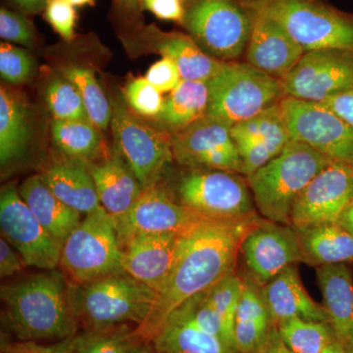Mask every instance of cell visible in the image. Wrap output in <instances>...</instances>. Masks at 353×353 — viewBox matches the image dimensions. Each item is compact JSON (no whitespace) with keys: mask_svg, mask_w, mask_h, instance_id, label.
I'll use <instances>...</instances> for the list:
<instances>
[{"mask_svg":"<svg viewBox=\"0 0 353 353\" xmlns=\"http://www.w3.org/2000/svg\"><path fill=\"white\" fill-rule=\"evenodd\" d=\"M254 221H208L181 234L170 276L157 294L150 315L137 327L143 338L152 343L167 318L181 304L236 272L241 241Z\"/></svg>","mask_w":353,"mask_h":353,"instance_id":"1","label":"cell"},{"mask_svg":"<svg viewBox=\"0 0 353 353\" xmlns=\"http://www.w3.org/2000/svg\"><path fill=\"white\" fill-rule=\"evenodd\" d=\"M4 330L21 341L64 340L78 331L70 283L57 270L4 285L0 290Z\"/></svg>","mask_w":353,"mask_h":353,"instance_id":"2","label":"cell"},{"mask_svg":"<svg viewBox=\"0 0 353 353\" xmlns=\"http://www.w3.org/2000/svg\"><path fill=\"white\" fill-rule=\"evenodd\" d=\"M331 162L307 143L290 139L280 154L246 176L260 214L265 219L290 226L297 199Z\"/></svg>","mask_w":353,"mask_h":353,"instance_id":"3","label":"cell"},{"mask_svg":"<svg viewBox=\"0 0 353 353\" xmlns=\"http://www.w3.org/2000/svg\"><path fill=\"white\" fill-rule=\"evenodd\" d=\"M157 292L126 272L83 283H70V296L83 330L117 325L141 326L150 315Z\"/></svg>","mask_w":353,"mask_h":353,"instance_id":"4","label":"cell"},{"mask_svg":"<svg viewBox=\"0 0 353 353\" xmlns=\"http://www.w3.org/2000/svg\"><path fill=\"white\" fill-rule=\"evenodd\" d=\"M250 12L277 22L305 52L353 50V20L319 0H240Z\"/></svg>","mask_w":353,"mask_h":353,"instance_id":"5","label":"cell"},{"mask_svg":"<svg viewBox=\"0 0 353 353\" xmlns=\"http://www.w3.org/2000/svg\"><path fill=\"white\" fill-rule=\"evenodd\" d=\"M208 85V117L230 128L277 105L287 97L282 80L248 62H226Z\"/></svg>","mask_w":353,"mask_h":353,"instance_id":"6","label":"cell"},{"mask_svg":"<svg viewBox=\"0 0 353 353\" xmlns=\"http://www.w3.org/2000/svg\"><path fill=\"white\" fill-rule=\"evenodd\" d=\"M112 218L99 208L82 220L64 241L59 266L74 284L125 272Z\"/></svg>","mask_w":353,"mask_h":353,"instance_id":"7","label":"cell"},{"mask_svg":"<svg viewBox=\"0 0 353 353\" xmlns=\"http://www.w3.org/2000/svg\"><path fill=\"white\" fill-rule=\"evenodd\" d=\"M252 196L241 174L192 170L179 181L176 201L206 219L243 223L259 218Z\"/></svg>","mask_w":353,"mask_h":353,"instance_id":"8","label":"cell"},{"mask_svg":"<svg viewBox=\"0 0 353 353\" xmlns=\"http://www.w3.org/2000/svg\"><path fill=\"white\" fill-rule=\"evenodd\" d=\"M183 25L204 52L232 62L245 52L253 19L240 0H194Z\"/></svg>","mask_w":353,"mask_h":353,"instance_id":"9","label":"cell"},{"mask_svg":"<svg viewBox=\"0 0 353 353\" xmlns=\"http://www.w3.org/2000/svg\"><path fill=\"white\" fill-rule=\"evenodd\" d=\"M112 128L115 150L126 161L143 189L159 183L171 163L172 134L159 131L134 117L119 101L112 102Z\"/></svg>","mask_w":353,"mask_h":353,"instance_id":"10","label":"cell"},{"mask_svg":"<svg viewBox=\"0 0 353 353\" xmlns=\"http://www.w3.org/2000/svg\"><path fill=\"white\" fill-rule=\"evenodd\" d=\"M290 139L332 161L353 166V126L321 103L285 97L280 103Z\"/></svg>","mask_w":353,"mask_h":353,"instance_id":"11","label":"cell"},{"mask_svg":"<svg viewBox=\"0 0 353 353\" xmlns=\"http://www.w3.org/2000/svg\"><path fill=\"white\" fill-rule=\"evenodd\" d=\"M1 236L20 253L26 266L54 270L59 266L62 245L37 220L13 183L0 192Z\"/></svg>","mask_w":353,"mask_h":353,"instance_id":"12","label":"cell"},{"mask_svg":"<svg viewBox=\"0 0 353 353\" xmlns=\"http://www.w3.org/2000/svg\"><path fill=\"white\" fill-rule=\"evenodd\" d=\"M282 83L287 97L321 103L353 88V50L307 51Z\"/></svg>","mask_w":353,"mask_h":353,"instance_id":"13","label":"cell"},{"mask_svg":"<svg viewBox=\"0 0 353 353\" xmlns=\"http://www.w3.org/2000/svg\"><path fill=\"white\" fill-rule=\"evenodd\" d=\"M248 277L260 287L292 264L303 261L296 230L290 225L259 218L250 225L241 241Z\"/></svg>","mask_w":353,"mask_h":353,"instance_id":"14","label":"cell"},{"mask_svg":"<svg viewBox=\"0 0 353 353\" xmlns=\"http://www.w3.org/2000/svg\"><path fill=\"white\" fill-rule=\"evenodd\" d=\"M231 129L208 116L202 118L188 129L172 134L174 159L192 170L241 174L243 164Z\"/></svg>","mask_w":353,"mask_h":353,"instance_id":"15","label":"cell"},{"mask_svg":"<svg viewBox=\"0 0 353 353\" xmlns=\"http://www.w3.org/2000/svg\"><path fill=\"white\" fill-rule=\"evenodd\" d=\"M353 201V166L331 162L314 176L292 208L290 226L338 223Z\"/></svg>","mask_w":353,"mask_h":353,"instance_id":"16","label":"cell"},{"mask_svg":"<svg viewBox=\"0 0 353 353\" xmlns=\"http://www.w3.org/2000/svg\"><path fill=\"white\" fill-rule=\"evenodd\" d=\"M208 221L169 196L159 185L143 190L129 214L115 224L119 241L139 234L188 233Z\"/></svg>","mask_w":353,"mask_h":353,"instance_id":"17","label":"cell"},{"mask_svg":"<svg viewBox=\"0 0 353 353\" xmlns=\"http://www.w3.org/2000/svg\"><path fill=\"white\" fill-rule=\"evenodd\" d=\"M180 236L176 234H139L119 241L124 271L158 294L175 264Z\"/></svg>","mask_w":353,"mask_h":353,"instance_id":"18","label":"cell"},{"mask_svg":"<svg viewBox=\"0 0 353 353\" xmlns=\"http://www.w3.org/2000/svg\"><path fill=\"white\" fill-rule=\"evenodd\" d=\"M250 13L253 26L245 51L248 63L283 80L305 51L277 22L261 14Z\"/></svg>","mask_w":353,"mask_h":353,"instance_id":"19","label":"cell"},{"mask_svg":"<svg viewBox=\"0 0 353 353\" xmlns=\"http://www.w3.org/2000/svg\"><path fill=\"white\" fill-rule=\"evenodd\" d=\"M132 37L162 57L171 59L180 70L183 80L208 83L226 63L204 52L190 34L164 32L157 26L150 25L139 28Z\"/></svg>","mask_w":353,"mask_h":353,"instance_id":"20","label":"cell"},{"mask_svg":"<svg viewBox=\"0 0 353 353\" xmlns=\"http://www.w3.org/2000/svg\"><path fill=\"white\" fill-rule=\"evenodd\" d=\"M94 178L102 208L112 218L114 225L124 219L143 194V185L126 161L114 150L103 161L88 163Z\"/></svg>","mask_w":353,"mask_h":353,"instance_id":"21","label":"cell"},{"mask_svg":"<svg viewBox=\"0 0 353 353\" xmlns=\"http://www.w3.org/2000/svg\"><path fill=\"white\" fill-rule=\"evenodd\" d=\"M323 306L336 343L353 353V276L347 264L317 267Z\"/></svg>","mask_w":353,"mask_h":353,"instance_id":"22","label":"cell"},{"mask_svg":"<svg viewBox=\"0 0 353 353\" xmlns=\"http://www.w3.org/2000/svg\"><path fill=\"white\" fill-rule=\"evenodd\" d=\"M261 292L274 324L292 317L328 322L323 304L316 303L304 289L296 264L290 265L262 285Z\"/></svg>","mask_w":353,"mask_h":353,"instance_id":"23","label":"cell"},{"mask_svg":"<svg viewBox=\"0 0 353 353\" xmlns=\"http://www.w3.org/2000/svg\"><path fill=\"white\" fill-rule=\"evenodd\" d=\"M39 175L60 201L80 214L87 216L101 208L87 162L63 157Z\"/></svg>","mask_w":353,"mask_h":353,"instance_id":"24","label":"cell"},{"mask_svg":"<svg viewBox=\"0 0 353 353\" xmlns=\"http://www.w3.org/2000/svg\"><path fill=\"white\" fill-rule=\"evenodd\" d=\"M32 138L30 108L24 97L10 88H0V163L1 171L27 154Z\"/></svg>","mask_w":353,"mask_h":353,"instance_id":"25","label":"cell"},{"mask_svg":"<svg viewBox=\"0 0 353 353\" xmlns=\"http://www.w3.org/2000/svg\"><path fill=\"white\" fill-rule=\"evenodd\" d=\"M18 190L37 220L60 245L82 222V214L60 201L39 174L29 176Z\"/></svg>","mask_w":353,"mask_h":353,"instance_id":"26","label":"cell"},{"mask_svg":"<svg viewBox=\"0 0 353 353\" xmlns=\"http://www.w3.org/2000/svg\"><path fill=\"white\" fill-rule=\"evenodd\" d=\"M234 321V347L238 353H259L272 325L261 287L245 276Z\"/></svg>","mask_w":353,"mask_h":353,"instance_id":"27","label":"cell"},{"mask_svg":"<svg viewBox=\"0 0 353 353\" xmlns=\"http://www.w3.org/2000/svg\"><path fill=\"white\" fill-rule=\"evenodd\" d=\"M294 229L301 241L304 263L320 267L353 262V234L338 223Z\"/></svg>","mask_w":353,"mask_h":353,"instance_id":"28","label":"cell"},{"mask_svg":"<svg viewBox=\"0 0 353 353\" xmlns=\"http://www.w3.org/2000/svg\"><path fill=\"white\" fill-rule=\"evenodd\" d=\"M152 345L155 353H238L226 341L201 331L175 314L167 318Z\"/></svg>","mask_w":353,"mask_h":353,"instance_id":"29","label":"cell"},{"mask_svg":"<svg viewBox=\"0 0 353 353\" xmlns=\"http://www.w3.org/2000/svg\"><path fill=\"white\" fill-rule=\"evenodd\" d=\"M208 108V83L183 80L165 99L163 108L157 119L167 132L178 134L206 117Z\"/></svg>","mask_w":353,"mask_h":353,"instance_id":"30","label":"cell"},{"mask_svg":"<svg viewBox=\"0 0 353 353\" xmlns=\"http://www.w3.org/2000/svg\"><path fill=\"white\" fill-rule=\"evenodd\" d=\"M152 343L139 333L136 326L117 325L83 330L74 336V353H152Z\"/></svg>","mask_w":353,"mask_h":353,"instance_id":"31","label":"cell"},{"mask_svg":"<svg viewBox=\"0 0 353 353\" xmlns=\"http://www.w3.org/2000/svg\"><path fill=\"white\" fill-rule=\"evenodd\" d=\"M53 143L64 157L94 162L102 150L101 130L90 121L53 120L51 124Z\"/></svg>","mask_w":353,"mask_h":353,"instance_id":"32","label":"cell"},{"mask_svg":"<svg viewBox=\"0 0 353 353\" xmlns=\"http://www.w3.org/2000/svg\"><path fill=\"white\" fill-rule=\"evenodd\" d=\"M280 103L262 111L250 119L238 123L232 127L231 132L250 137L263 143L274 157H277L284 150L290 139Z\"/></svg>","mask_w":353,"mask_h":353,"instance_id":"33","label":"cell"},{"mask_svg":"<svg viewBox=\"0 0 353 353\" xmlns=\"http://www.w3.org/2000/svg\"><path fill=\"white\" fill-rule=\"evenodd\" d=\"M276 326L285 345L296 353H320L336 343L329 322L292 317L279 322Z\"/></svg>","mask_w":353,"mask_h":353,"instance_id":"34","label":"cell"},{"mask_svg":"<svg viewBox=\"0 0 353 353\" xmlns=\"http://www.w3.org/2000/svg\"><path fill=\"white\" fill-rule=\"evenodd\" d=\"M62 72L64 78L78 88L90 122L99 130L108 129L112 106L95 79L94 71L85 67L71 66Z\"/></svg>","mask_w":353,"mask_h":353,"instance_id":"35","label":"cell"},{"mask_svg":"<svg viewBox=\"0 0 353 353\" xmlns=\"http://www.w3.org/2000/svg\"><path fill=\"white\" fill-rule=\"evenodd\" d=\"M241 288V276L233 272L216 283L210 289L206 290L209 301L212 304L223 323L227 341L234 348V321L240 303Z\"/></svg>","mask_w":353,"mask_h":353,"instance_id":"36","label":"cell"},{"mask_svg":"<svg viewBox=\"0 0 353 353\" xmlns=\"http://www.w3.org/2000/svg\"><path fill=\"white\" fill-rule=\"evenodd\" d=\"M46 101L54 119L90 121L78 88L64 77L48 83Z\"/></svg>","mask_w":353,"mask_h":353,"instance_id":"37","label":"cell"},{"mask_svg":"<svg viewBox=\"0 0 353 353\" xmlns=\"http://www.w3.org/2000/svg\"><path fill=\"white\" fill-rule=\"evenodd\" d=\"M171 314H175L178 317L182 318L185 321L190 323L202 332L219 336L229 343L225 336L223 323L212 304L209 301L206 290L190 297L185 303L181 304Z\"/></svg>","mask_w":353,"mask_h":353,"instance_id":"38","label":"cell"},{"mask_svg":"<svg viewBox=\"0 0 353 353\" xmlns=\"http://www.w3.org/2000/svg\"><path fill=\"white\" fill-rule=\"evenodd\" d=\"M36 72V62L24 48L10 43L0 44V75L4 82L21 85L31 80Z\"/></svg>","mask_w":353,"mask_h":353,"instance_id":"39","label":"cell"},{"mask_svg":"<svg viewBox=\"0 0 353 353\" xmlns=\"http://www.w3.org/2000/svg\"><path fill=\"white\" fill-rule=\"evenodd\" d=\"M125 101L137 113L157 118L163 108L165 99L161 92L145 78L131 81L124 90Z\"/></svg>","mask_w":353,"mask_h":353,"instance_id":"40","label":"cell"},{"mask_svg":"<svg viewBox=\"0 0 353 353\" xmlns=\"http://www.w3.org/2000/svg\"><path fill=\"white\" fill-rule=\"evenodd\" d=\"M0 37L7 43L32 48L36 43V31L31 21L22 12L6 7L0 8Z\"/></svg>","mask_w":353,"mask_h":353,"instance_id":"41","label":"cell"},{"mask_svg":"<svg viewBox=\"0 0 353 353\" xmlns=\"http://www.w3.org/2000/svg\"><path fill=\"white\" fill-rule=\"evenodd\" d=\"M44 18L52 29L65 41H73L75 37L77 12L75 7L66 0H48L44 9Z\"/></svg>","mask_w":353,"mask_h":353,"instance_id":"42","label":"cell"},{"mask_svg":"<svg viewBox=\"0 0 353 353\" xmlns=\"http://www.w3.org/2000/svg\"><path fill=\"white\" fill-rule=\"evenodd\" d=\"M145 78L161 94L173 92L183 81L180 70L171 59L166 57H162V59L155 62L148 69Z\"/></svg>","mask_w":353,"mask_h":353,"instance_id":"43","label":"cell"},{"mask_svg":"<svg viewBox=\"0 0 353 353\" xmlns=\"http://www.w3.org/2000/svg\"><path fill=\"white\" fill-rule=\"evenodd\" d=\"M74 336L51 345H41L38 341H10L2 338L1 353H74Z\"/></svg>","mask_w":353,"mask_h":353,"instance_id":"44","label":"cell"},{"mask_svg":"<svg viewBox=\"0 0 353 353\" xmlns=\"http://www.w3.org/2000/svg\"><path fill=\"white\" fill-rule=\"evenodd\" d=\"M143 10L150 11L160 20L183 24L187 9L182 0H141Z\"/></svg>","mask_w":353,"mask_h":353,"instance_id":"45","label":"cell"},{"mask_svg":"<svg viewBox=\"0 0 353 353\" xmlns=\"http://www.w3.org/2000/svg\"><path fill=\"white\" fill-rule=\"evenodd\" d=\"M26 266L19 252L3 236L0 238V276L9 278L20 273Z\"/></svg>","mask_w":353,"mask_h":353,"instance_id":"46","label":"cell"},{"mask_svg":"<svg viewBox=\"0 0 353 353\" xmlns=\"http://www.w3.org/2000/svg\"><path fill=\"white\" fill-rule=\"evenodd\" d=\"M321 104L353 126V88L330 97Z\"/></svg>","mask_w":353,"mask_h":353,"instance_id":"47","label":"cell"},{"mask_svg":"<svg viewBox=\"0 0 353 353\" xmlns=\"http://www.w3.org/2000/svg\"><path fill=\"white\" fill-rule=\"evenodd\" d=\"M259 353H296L292 352L285 345L282 336L279 333L276 324L272 325L270 331L267 334L263 345L260 348Z\"/></svg>","mask_w":353,"mask_h":353,"instance_id":"48","label":"cell"},{"mask_svg":"<svg viewBox=\"0 0 353 353\" xmlns=\"http://www.w3.org/2000/svg\"><path fill=\"white\" fill-rule=\"evenodd\" d=\"M10 1L26 15H36L44 11L48 0H10Z\"/></svg>","mask_w":353,"mask_h":353,"instance_id":"49","label":"cell"},{"mask_svg":"<svg viewBox=\"0 0 353 353\" xmlns=\"http://www.w3.org/2000/svg\"><path fill=\"white\" fill-rule=\"evenodd\" d=\"M116 9L120 14L129 18H138L143 11L141 0H114Z\"/></svg>","mask_w":353,"mask_h":353,"instance_id":"50","label":"cell"},{"mask_svg":"<svg viewBox=\"0 0 353 353\" xmlns=\"http://www.w3.org/2000/svg\"><path fill=\"white\" fill-rule=\"evenodd\" d=\"M338 224L353 234V201L343 211V214H341L340 219L338 221Z\"/></svg>","mask_w":353,"mask_h":353,"instance_id":"51","label":"cell"},{"mask_svg":"<svg viewBox=\"0 0 353 353\" xmlns=\"http://www.w3.org/2000/svg\"><path fill=\"white\" fill-rule=\"evenodd\" d=\"M320 353H347L338 343H332L329 347L324 348Z\"/></svg>","mask_w":353,"mask_h":353,"instance_id":"52","label":"cell"},{"mask_svg":"<svg viewBox=\"0 0 353 353\" xmlns=\"http://www.w3.org/2000/svg\"><path fill=\"white\" fill-rule=\"evenodd\" d=\"M66 1L74 7H82L94 3V0H66Z\"/></svg>","mask_w":353,"mask_h":353,"instance_id":"53","label":"cell"},{"mask_svg":"<svg viewBox=\"0 0 353 353\" xmlns=\"http://www.w3.org/2000/svg\"><path fill=\"white\" fill-rule=\"evenodd\" d=\"M152 353H155V352H154V350H153V352H152Z\"/></svg>","mask_w":353,"mask_h":353,"instance_id":"54","label":"cell"}]
</instances>
